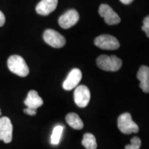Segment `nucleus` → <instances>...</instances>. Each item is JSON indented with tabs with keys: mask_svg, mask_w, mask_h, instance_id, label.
<instances>
[{
	"mask_svg": "<svg viewBox=\"0 0 149 149\" xmlns=\"http://www.w3.org/2000/svg\"><path fill=\"white\" fill-rule=\"evenodd\" d=\"M8 67L13 73L24 77L29 74V68L23 57L19 55H11L8 59Z\"/></svg>",
	"mask_w": 149,
	"mask_h": 149,
	"instance_id": "obj_1",
	"label": "nucleus"
},
{
	"mask_svg": "<svg viewBox=\"0 0 149 149\" xmlns=\"http://www.w3.org/2000/svg\"><path fill=\"white\" fill-rule=\"evenodd\" d=\"M96 63L99 68L106 71H117L122 66V59L115 55H100L97 59Z\"/></svg>",
	"mask_w": 149,
	"mask_h": 149,
	"instance_id": "obj_2",
	"label": "nucleus"
},
{
	"mask_svg": "<svg viewBox=\"0 0 149 149\" xmlns=\"http://www.w3.org/2000/svg\"><path fill=\"white\" fill-rule=\"evenodd\" d=\"M117 126L122 133L130 135L137 133L139 131V126L132 119L131 115L128 113H123L117 119Z\"/></svg>",
	"mask_w": 149,
	"mask_h": 149,
	"instance_id": "obj_3",
	"label": "nucleus"
},
{
	"mask_svg": "<svg viewBox=\"0 0 149 149\" xmlns=\"http://www.w3.org/2000/svg\"><path fill=\"white\" fill-rule=\"evenodd\" d=\"M95 45L103 50L113 51L120 48V44L117 38L110 35H102L96 37Z\"/></svg>",
	"mask_w": 149,
	"mask_h": 149,
	"instance_id": "obj_4",
	"label": "nucleus"
},
{
	"mask_svg": "<svg viewBox=\"0 0 149 149\" xmlns=\"http://www.w3.org/2000/svg\"><path fill=\"white\" fill-rule=\"evenodd\" d=\"M43 38L46 44L53 48H60L66 44L65 37L53 29L46 30L43 35Z\"/></svg>",
	"mask_w": 149,
	"mask_h": 149,
	"instance_id": "obj_5",
	"label": "nucleus"
},
{
	"mask_svg": "<svg viewBox=\"0 0 149 149\" xmlns=\"http://www.w3.org/2000/svg\"><path fill=\"white\" fill-rule=\"evenodd\" d=\"M91 100L90 90L86 86L80 85L75 88L74 92V101L76 105L80 108L88 106Z\"/></svg>",
	"mask_w": 149,
	"mask_h": 149,
	"instance_id": "obj_6",
	"label": "nucleus"
},
{
	"mask_svg": "<svg viewBox=\"0 0 149 149\" xmlns=\"http://www.w3.org/2000/svg\"><path fill=\"white\" fill-rule=\"evenodd\" d=\"M99 14L104 19V21L109 25H115L121 21L120 16L113 10L111 6L107 4L100 5Z\"/></svg>",
	"mask_w": 149,
	"mask_h": 149,
	"instance_id": "obj_7",
	"label": "nucleus"
},
{
	"mask_svg": "<svg viewBox=\"0 0 149 149\" xmlns=\"http://www.w3.org/2000/svg\"><path fill=\"white\" fill-rule=\"evenodd\" d=\"M13 127L8 117H0V140L8 144L12 141Z\"/></svg>",
	"mask_w": 149,
	"mask_h": 149,
	"instance_id": "obj_8",
	"label": "nucleus"
},
{
	"mask_svg": "<svg viewBox=\"0 0 149 149\" xmlns=\"http://www.w3.org/2000/svg\"><path fill=\"white\" fill-rule=\"evenodd\" d=\"M79 19V15L76 10H68L59 17L58 22L59 26L64 29H68L75 25Z\"/></svg>",
	"mask_w": 149,
	"mask_h": 149,
	"instance_id": "obj_9",
	"label": "nucleus"
},
{
	"mask_svg": "<svg viewBox=\"0 0 149 149\" xmlns=\"http://www.w3.org/2000/svg\"><path fill=\"white\" fill-rule=\"evenodd\" d=\"M82 78L81 71L79 68H73L70 70L63 82V88L66 91H70L76 88Z\"/></svg>",
	"mask_w": 149,
	"mask_h": 149,
	"instance_id": "obj_10",
	"label": "nucleus"
},
{
	"mask_svg": "<svg viewBox=\"0 0 149 149\" xmlns=\"http://www.w3.org/2000/svg\"><path fill=\"white\" fill-rule=\"evenodd\" d=\"M58 3V0H42L37 5L36 12L40 15H48L55 10Z\"/></svg>",
	"mask_w": 149,
	"mask_h": 149,
	"instance_id": "obj_11",
	"label": "nucleus"
},
{
	"mask_svg": "<svg viewBox=\"0 0 149 149\" xmlns=\"http://www.w3.org/2000/svg\"><path fill=\"white\" fill-rule=\"evenodd\" d=\"M137 79L139 80V87L144 93L149 92V68L146 66H141L137 72Z\"/></svg>",
	"mask_w": 149,
	"mask_h": 149,
	"instance_id": "obj_12",
	"label": "nucleus"
},
{
	"mask_svg": "<svg viewBox=\"0 0 149 149\" xmlns=\"http://www.w3.org/2000/svg\"><path fill=\"white\" fill-rule=\"evenodd\" d=\"M24 104L27 107L33 109H37L42 107L44 104L42 98L40 97L36 91H30L28 93L27 97L26 98Z\"/></svg>",
	"mask_w": 149,
	"mask_h": 149,
	"instance_id": "obj_13",
	"label": "nucleus"
},
{
	"mask_svg": "<svg viewBox=\"0 0 149 149\" xmlns=\"http://www.w3.org/2000/svg\"><path fill=\"white\" fill-rule=\"evenodd\" d=\"M66 121L70 127L76 130L82 129L84 123L79 115L74 113H70L67 114L66 116Z\"/></svg>",
	"mask_w": 149,
	"mask_h": 149,
	"instance_id": "obj_14",
	"label": "nucleus"
},
{
	"mask_svg": "<svg viewBox=\"0 0 149 149\" xmlns=\"http://www.w3.org/2000/svg\"><path fill=\"white\" fill-rule=\"evenodd\" d=\"M81 144L86 149H96L97 147L95 137L91 133L84 134Z\"/></svg>",
	"mask_w": 149,
	"mask_h": 149,
	"instance_id": "obj_15",
	"label": "nucleus"
},
{
	"mask_svg": "<svg viewBox=\"0 0 149 149\" xmlns=\"http://www.w3.org/2000/svg\"><path fill=\"white\" fill-rule=\"evenodd\" d=\"M64 126L61 125L56 126L53 130V133L51 135V141L53 145H57L60 141L61 135H62Z\"/></svg>",
	"mask_w": 149,
	"mask_h": 149,
	"instance_id": "obj_16",
	"label": "nucleus"
},
{
	"mask_svg": "<svg viewBox=\"0 0 149 149\" xmlns=\"http://www.w3.org/2000/svg\"><path fill=\"white\" fill-rule=\"evenodd\" d=\"M141 145V139L138 137H134L130 140V144L126 145L125 149H139Z\"/></svg>",
	"mask_w": 149,
	"mask_h": 149,
	"instance_id": "obj_17",
	"label": "nucleus"
},
{
	"mask_svg": "<svg viewBox=\"0 0 149 149\" xmlns=\"http://www.w3.org/2000/svg\"><path fill=\"white\" fill-rule=\"evenodd\" d=\"M142 31H144L147 37H149V17L147 16L144 19V24L141 27Z\"/></svg>",
	"mask_w": 149,
	"mask_h": 149,
	"instance_id": "obj_18",
	"label": "nucleus"
},
{
	"mask_svg": "<svg viewBox=\"0 0 149 149\" xmlns=\"http://www.w3.org/2000/svg\"><path fill=\"white\" fill-rule=\"evenodd\" d=\"M24 113L28 115H31V116H33V115H35L37 114V109H31V108L27 107L26 109L24 110Z\"/></svg>",
	"mask_w": 149,
	"mask_h": 149,
	"instance_id": "obj_19",
	"label": "nucleus"
},
{
	"mask_svg": "<svg viewBox=\"0 0 149 149\" xmlns=\"http://www.w3.org/2000/svg\"><path fill=\"white\" fill-rule=\"evenodd\" d=\"M5 22H6V18H5L4 14L0 10V27L3 26V24H5Z\"/></svg>",
	"mask_w": 149,
	"mask_h": 149,
	"instance_id": "obj_20",
	"label": "nucleus"
},
{
	"mask_svg": "<svg viewBox=\"0 0 149 149\" xmlns=\"http://www.w3.org/2000/svg\"><path fill=\"white\" fill-rule=\"evenodd\" d=\"M120 1L122 2V3H124V4H126V5H128V4H130V3H132L134 0H120Z\"/></svg>",
	"mask_w": 149,
	"mask_h": 149,
	"instance_id": "obj_21",
	"label": "nucleus"
},
{
	"mask_svg": "<svg viewBox=\"0 0 149 149\" xmlns=\"http://www.w3.org/2000/svg\"><path fill=\"white\" fill-rule=\"evenodd\" d=\"M0 115H1V110H0Z\"/></svg>",
	"mask_w": 149,
	"mask_h": 149,
	"instance_id": "obj_22",
	"label": "nucleus"
}]
</instances>
